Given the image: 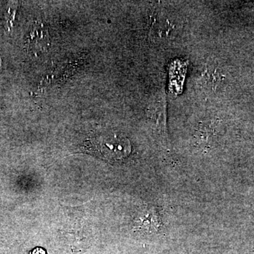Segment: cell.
<instances>
[{"mask_svg":"<svg viewBox=\"0 0 254 254\" xmlns=\"http://www.w3.org/2000/svg\"><path fill=\"white\" fill-rule=\"evenodd\" d=\"M86 146L91 153L111 161L123 160L131 153V145L126 136L118 133H105L88 140Z\"/></svg>","mask_w":254,"mask_h":254,"instance_id":"6da1fadb","label":"cell"},{"mask_svg":"<svg viewBox=\"0 0 254 254\" xmlns=\"http://www.w3.org/2000/svg\"><path fill=\"white\" fill-rule=\"evenodd\" d=\"M26 46L35 54L48 51L50 46V33L45 23L36 21L31 25L26 36Z\"/></svg>","mask_w":254,"mask_h":254,"instance_id":"7a4b0ae2","label":"cell"},{"mask_svg":"<svg viewBox=\"0 0 254 254\" xmlns=\"http://www.w3.org/2000/svg\"><path fill=\"white\" fill-rule=\"evenodd\" d=\"M137 226L146 232H154L158 230L160 220L154 208L146 209L140 214L136 221Z\"/></svg>","mask_w":254,"mask_h":254,"instance_id":"3957f363","label":"cell"}]
</instances>
